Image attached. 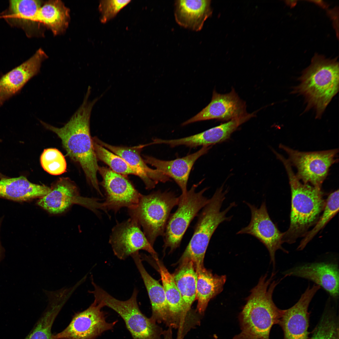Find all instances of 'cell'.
Listing matches in <instances>:
<instances>
[{
  "mask_svg": "<svg viewBox=\"0 0 339 339\" xmlns=\"http://www.w3.org/2000/svg\"><path fill=\"white\" fill-rule=\"evenodd\" d=\"M8 178V177L3 175V174H2L0 172V180Z\"/></svg>",
  "mask_w": 339,
  "mask_h": 339,
  "instance_id": "8d00e7d4",
  "label": "cell"
},
{
  "mask_svg": "<svg viewBox=\"0 0 339 339\" xmlns=\"http://www.w3.org/2000/svg\"><path fill=\"white\" fill-rule=\"evenodd\" d=\"M164 339H172L171 329H169L164 333Z\"/></svg>",
  "mask_w": 339,
  "mask_h": 339,
  "instance_id": "d590c367",
  "label": "cell"
},
{
  "mask_svg": "<svg viewBox=\"0 0 339 339\" xmlns=\"http://www.w3.org/2000/svg\"><path fill=\"white\" fill-rule=\"evenodd\" d=\"M40 161L44 170L52 175H60L66 171V160L62 153L56 149H44L41 155Z\"/></svg>",
  "mask_w": 339,
  "mask_h": 339,
  "instance_id": "836d02e7",
  "label": "cell"
},
{
  "mask_svg": "<svg viewBox=\"0 0 339 339\" xmlns=\"http://www.w3.org/2000/svg\"><path fill=\"white\" fill-rule=\"evenodd\" d=\"M246 109L245 103L240 99L234 89L224 94L218 93L214 90L209 104L182 125L213 119L228 121L247 113Z\"/></svg>",
  "mask_w": 339,
  "mask_h": 339,
  "instance_id": "9a60e30c",
  "label": "cell"
},
{
  "mask_svg": "<svg viewBox=\"0 0 339 339\" xmlns=\"http://www.w3.org/2000/svg\"><path fill=\"white\" fill-rule=\"evenodd\" d=\"M285 277L294 276L313 282L322 287L333 298L339 295V270L335 263H308L288 269L283 273Z\"/></svg>",
  "mask_w": 339,
  "mask_h": 339,
  "instance_id": "d6986e66",
  "label": "cell"
},
{
  "mask_svg": "<svg viewBox=\"0 0 339 339\" xmlns=\"http://www.w3.org/2000/svg\"><path fill=\"white\" fill-rule=\"evenodd\" d=\"M310 339H339L338 318L333 309L326 308Z\"/></svg>",
  "mask_w": 339,
  "mask_h": 339,
  "instance_id": "1f68e13d",
  "label": "cell"
},
{
  "mask_svg": "<svg viewBox=\"0 0 339 339\" xmlns=\"http://www.w3.org/2000/svg\"><path fill=\"white\" fill-rule=\"evenodd\" d=\"M319 286L309 285L298 301L293 306L285 309L278 325L282 328L283 339H309V304L320 288Z\"/></svg>",
  "mask_w": 339,
  "mask_h": 339,
  "instance_id": "5bb4252c",
  "label": "cell"
},
{
  "mask_svg": "<svg viewBox=\"0 0 339 339\" xmlns=\"http://www.w3.org/2000/svg\"><path fill=\"white\" fill-rule=\"evenodd\" d=\"M195 270L197 276V309L199 313L203 314L209 301L223 291L226 276L213 274L204 266L196 268Z\"/></svg>",
  "mask_w": 339,
  "mask_h": 339,
  "instance_id": "d4e9b609",
  "label": "cell"
},
{
  "mask_svg": "<svg viewBox=\"0 0 339 339\" xmlns=\"http://www.w3.org/2000/svg\"><path fill=\"white\" fill-rule=\"evenodd\" d=\"M180 262V266L172 275L181 294L186 315L196 298L197 276L192 261L185 260Z\"/></svg>",
  "mask_w": 339,
  "mask_h": 339,
  "instance_id": "4316f807",
  "label": "cell"
},
{
  "mask_svg": "<svg viewBox=\"0 0 339 339\" xmlns=\"http://www.w3.org/2000/svg\"><path fill=\"white\" fill-rule=\"evenodd\" d=\"M41 6V3L39 0H10L5 17L11 24L22 26L25 23L33 22L35 14Z\"/></svg>",
  "mask_w": 339,
  "mask_h": 339,
  "instance_id": "f1b7e54d",
  "label": "cell"
},
{
  "mask_svg": "<svg viewBox=\"0 0 339 339\" xmlns=\"http://www.w3.org/2000/svg\"><path fill=\"white\" fill-rule=\"evenodd\" d=\"M339 210V190L332 192L328 196L321 216L314 228L308 231L302 240L297 250H302L307 244L336 214Z\"/></svg>",
  "mask_w": 339,
  "mask_h": 339,
  "instance_id": "4dcf8cb0",
  "label": "cell"
},
{
  "mask_svg": "<svg viewBox=\"0 0 339 339\" xmlns=\"http://www.w3.org/2000/svg\"><path fill=\"white\" fill-rule=\"evenodd\" d=\"M90 92L91 90L88 89L82 104L63 127H57L41 121L40 122L45 128L56 133L61 139L67 155L80 164L88 181L102 196L97 177L99 166L90 130L92 110L101 96L89 101Z\"/></svg>",
  "mask_w": 339,
  "mask_h": 339,
  "instance_id": "6da1fadb",
  "label": "cell"
},
{
  "mask_svg": "<svg viewBox=\"0 0 339 339\" xmlns=\"http://www.w3.org/2000/svg\"><path fill=\"white\" fill-rule=\"evenodd\" d=\"M50 192L38 200L37 204L50 213H61L79 196L75 184L67 177H61L53 183Z\"/></svg>",
  "mask_w": 339,
  "mask_h": 339,
  "instance_id": "603a6c76",
  "label": "cell"
},
{
  "mask_svg": "<svg viewBox=\"0 0 339 339\" xmlns=\"http://www.w3.org/2000/svg\"><path fill=\"white\" fill-rule=\"evenodd\" d=\"M202 182L193 184L185 195L179 196L178 208L170 215L163 236L164 248H169L170 252L180 246L190 223L209 201V199L203 195L208 188L196 191Z\"/></svg>",
  "mask_w": 339,
  "mask_h": 339,
  "instance_id": "ba28073f",
  "label": "cell"
},
{
  "mask_svg": "<svg viewBox=\"0 0 339 339\" xmlns=\"http://www.w3.org/2000/svg\"><path fill=\"white\" fill-rule=\"evenodd\" d=\"M249 207L251 217L249 224L244 227L236 234H247L259 240L266 247L270 255L271 262L274 267L275 254L278 250L287 253L282 246L284 233L281 232L271 219L268 213L266 204L263 201L259 208L244 201Z\"/></svg>",
  "mask_w": 339,
  "mask_h": 339,
  "instance_id": "8fae6325",
  "label": "cell"
},
{
  "mask_svg": "<svg viewBox=\"0 0 339 339\" xmlns=\"http://www.w3.org/2000/svg\"><path fill=\"white\" fill-rule=\"evenodd\" d=\"M255 113H247L233 119L227 122L212 128L204 132L189 136L173 139H162V144L174 147L184 145L190 148L198 146H211L229 137L240 125L255 116Z\"/></svg>",
  "mask_w": 339,
  "mask_h": 339,
  "instance_id": "e0dca14e",
  "label": "cell"
},
{
  "mask_svg": "<svg viewBox=\"0 0 339 339\" xmlns=\"http://www.w3.org/2000/svg\"><path fill=\"white\" fill-rule=\"evenodd\" d=\"M156 261L169 308L170 326L176 327L186 315L183 300L172 274L159 259Z\"/></svg>",
  "mask_w": 339,
  "mask_h": 339,
  "instance_id": "484cf974",
  "label": "cell"
},
{
  "mask_svg": "<svg viewBox=\"0 0 339 339\" xmlns=\"http://www.w3.org/2000/svg\"><path fill=\"white\" fill-rule=\"evenodd\" d=\"M211 1L180 0L175 1L174 16L180 26L195 31L201 30L206 20L212 13Z\"/></svg>",
  "mask_w": 339,
  "mask_h": 339,
  "instance_id": "44dd1931",
  "label": "cell"
},
{
  "mask_svg": "<svg viewBox=\"0 0 339 339\" xmlns=\"http://www.w3.org/2000/svg\"><path fill=\"white\" fill-rule=\"evenodd\" d=\"M98 171L105 193V211L112 210L116 213L123 207L129 208L138 203L141 194L128 179L106 167L99 166Z\"/></svg>",
  "mask_w": 339,
  "mask_h": 339,
  "instance_id": "4fadbf2b",
  "label": "cell"
},
{
  "mask_svg": "<svg viewBox=\"0 0 339 339\" xmlns=\"http://www.w3.org/2000/svg\"><path fill=\"white\" fill-rule=\"evenodd\" d=\"M130 0H102L100 1L99 9L101 13L100 21L105 23L114 17Z\"/></svg>",
  "mask_w": 339,
  "mask_h": 339,
  "instance_id": "e575fe53",
  "label": "cell"
},
{
  "mask_svg": "<svg viewBox=\"0 0 339 339\" xmlns=\"http://www.w3.org/2000/svg\"><path fill=\"white\" fill-rule=\"evenodd\" d=\"M211 146H203L197 151L182 158L164 160L148 156H144V160L164 175L173 179L180 187L181 194L185 195L191 170L196 161L207 153Z\"/></svg>",
  "mask_w": 339,
  "mask_h": 339,
  "instance_id": "ac0fdd59",
  "label": "cell"
},
{
  "mask_svg": "<svg viewBox=\"0 0 339 339\" xmlns=\"http://www.w3.org/2000/svg\"><path fill=\"white\" fill-rule=\"evenodd\" d=\"M288 175L291 194L290 224L284 233L282 240L289 244L304 237L309 229L315 225L323 211L326 201L320 188L302 183L293 172L288 159L280 155Z\"/></svg>",
  "mask_w": 339,
  "mask_h": 339,
  "instance_id": "3957f363",
  "label": "cell"
},
{
  "mask_svg": "<svg viewBox=\"0 0 339 339\" xmlns=\"http://www.w3.org/2000/svg\"><path fill=\"white\" fill-rule=\"evenodd\" d=\"M2 249L1 248V245H0V260H1V256H2Z\"/></svg>",
  "mask_w": 339,
  "mask_h": 339,
  "instance_id": "74e56055",
  "label": "cell"
},
{
  "mask_svg": "<svg viewBox=\"0 0 339 339\" xmlns=\"http://www.w3.org/2000/svg\"><path fill=\"white\" fill-rule=\"evenodd\" d=\"M131 256L142 277L150 301L152 309L151 318L156 322H164L170 326L169 308L164 288L145 269L139 252Z\"/></svg>",
  "mask_w": 339,
  "mask_h": 339,
  "instance_id": "7402d4cb",
  "label": "cell"
},
{
  "mask_svg": "<svg viewBox=\"0 0 339 339\" xmlns=\"http://www.w3.org/2000/svg\"><path fill=\"white\" fill-rule=\"evenodd\" d=\"M47 57L40 49L30 58L0 78V107L17 94L39 72L42 62Z\"/></svg>",
  "mask_w": 339,
  "mask_h": 339,
  "instance_id": "2e32d148",
  "label": "cell"
},
{
  "mask_svg": "<svg viewBox=\"0 0 339 339\" xmlns=\"http://www.w3.org/2000/svg\"><path fill=\"white\" fill-rule=\"evenodd\" d=\"M51 190V188L31 183L23 176L0 180V197L14 201L24 202L41 198Z\"/></svg>",
  "mask_w": 339,
  "mask_h": 339,
  "instance_id": "cb8c5ba5",
  "label": "cell"
},
{
  "mask_svg": "<svg viewBox=\"0 0 339 339\" xmlns=\"http://www.w3.org/2000/svg\"><path fill=\"white\" fill-rule=\"evenodd\" d=\"M100 303L94 301L84 310L76 313L63 331L53 334L52 339H96L104 332L113 329L117 321L109 322Z\"/></svg>",
  "mask_w": 339,
  "mask_h": 339,
  "instance_id": "30bf717a",
  "label": "cell"
},
{
  "mask_svg": "<svg viewBox=\"0 0 339 339\" xmlns=\"http://www.w3.org/2000/svg\"><path fill=\"white\" fill-rule=\"evenodd\" d=\"M94 152L97 159L108 165L112 171L121 175H137L135 170L122 158L109 151L92 138Z\"/></svg>",
  "mask_w": 339,
  "mask_h": 339,
  "instance_id": "d6a6232c",
  "label": "cell"
},
{
  "mask_svg": "<svg viewBox=\"0 0 339 339\" xmlns=\"http://www.w3.org/2000/svg\"><path fill=\"white\" fill-rule=\"evenodd\" d=\"M69 19V10L60 0L49 1L37 10L33 22L42 23L55 35L65 30Z\"/></svg>",
  "mask_w": 339,
  "mask_h": 339,
  "instance_id": "83f0119b",
  "label": "cell"
},
{
  "mask_svg": "<svg viewBox=\"0 0 339 339\" xmlns=\"http://www.w3.org/2000/svg\"><path fill=\"white\" fill-rule=\"evenodd\" d=\"M280 147L288 156L291 165L296 167V175L304 183L321 188L331 165L336 162L338 152L337 149L327 150L305 152L292 149L282 144Z\"/></svg>",
  "mask_w": 339,
  "mask_h": 339,
  "instance_id": "9c48e42d",
  "label": "cell"
},
{
  "mask_svg": "<svg viewBox=\"0 0 339 339\" xmlns=\"http://www.w3.org/2000/svg\"><path fill=\"white\" fill-rule=\"evenodd\" d=\"M63 304L61 302L50 303L25 339H52V326Z\"/></svg>",
  "mask_w": 339,
  "mask_h": 339,
  "instance_id": "f546056e",
  "label": "cell"
},
{
  "mask_svg": "<svg viewBox=\"0 0 339 339\" xmlns=\"http://www.w3.org/2000/svg\"><path fill=\"white\" fill-rule=\"evenodd\" d=\"M94 290L90 291L94 300L117 313L124 320L133 339H159L161 328L151 318L147 317L140 310L137 301V290L134 289L128 300H118L97 285L93 281Z\"/></svg>",
  "mask_w": 339,
  "mask_h": 339,
  "instance_id": "52a82bcc",
  "label": "cell"
},
{
  "mask_svg": "<svg viewBox=\"0 0 339 339\" xmlns=\"http://www.w3.org/2000/svg\"><path fill=\"white\" fill-rule=\"evenodd\" d=\"M228 193L223 186L217 189L207 203L198 215L193 235L182 256L180 261H191L195 268L204 266L205 254L210 239L218 225L224 221H230L233 216L227 217V213L236 206L235 202L231 203L221 211Z\"/></svg>",
  "mask_w": 339,
  "mask_h": 339,
  "instance_id": "5b68a950",
  "label": "cell"
},
{
  "mask_svg": "<svg viewBox=\"0 0 339 339\" xmlns=\"http://www.w3.org/2000/svg\"><path fill=\"white\" fill-rule=\"evenodd\" d=\"M115 256L124 260L140 250L149 253L157 261V254L134 219L118 223L112 229L109 241Z\"/></svg>",
  "mask_w": 339,
  "mask_h": 339,
  "instance_id": "7c38bea8",
  "label": "cell"
},
{
  "mask_svg": "<svg viewBox=\"0 0 339 339\" xmlns=\"http://www.w3.org/2000/svg\"><path fill=\"white\" fill-rule=\"evenodd\" d=\"M275 273L268 278L262 276L250 291L240 314L241 332L233 339H269L272 326L278 324L284 310L277 307L273 301L274 291L281 280H273Z\"/></svg>",
  "mask_w": 339,
  "mask_h": 339,
  "instance_id": "7a4b0ae2",
  "label": "cell"
},
{
  "mask_svg": "<svg viewBox=\"0 0 339 339\" xmlns=\"http://www.w3.org/2000/svg\"><path fill=\"white\" fill-rule=\"evenodd\" d=\"M179 200L173 192L157 191L148 195L141 194L138 203L128 208L130 218L143 228L153 247L158 237L164 236L171 211L178 205Z\"/></svg>",
  "mask_w": 339,
  "mask_h": 339,
  "instance_id": "8992f818",
  "label": "cell"
},
{
  "mask_svg": "<svg viewBox=\"0 0 339 339\" xmlns=\"http://www.w3.org/2000/svg\"><path fill=\"white\" fill-rule=\"evenodd\" d=\"M93 139L124 159L143 181L146 189L150 190L154 188L159 182L165 183L171 181L170 178L161 172L156 169H151L146 164L140 155L141 149L145 146L133 147L114 146L105 143L95 137Z\"/></svg>",
  "mask_w": 339,
  "mask_h": 339,
  "instance_id": "ffe728a7",
  "label": "cell"
},
{
  "mask_svg": "<svg viewBox=\"0 0 339 339\" xmlns=\"http://www.w3.org/2000/svg\"><path fill=\"white\" fill-rule=\"evenodd\" d=\"M339 65L336 59L317 54L300 78L296 88L304 96L307 108H314L317 118L320 117L339 88Z\"/></svg>",
  "mask_w": 339,
  "mask_h": 339,
  "instance_id": "277c9868",
  "label": "cell"
}]
</instances>
